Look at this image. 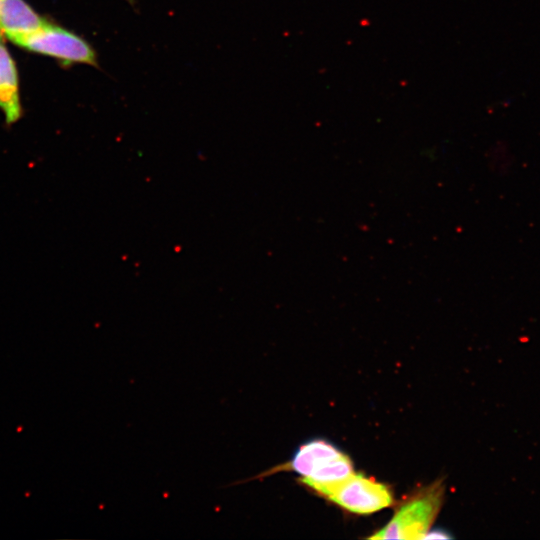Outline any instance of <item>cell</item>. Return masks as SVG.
<instances>
[{"label": "cell", "mask_w": 540, "mask_h": 540, "mask_svg": "<svg viewBox=\"0 0 540 540\" xmlns=\"http://www.w3.org/2000/svg\"><path fill=\"white\" fill-rule=\"evenodd\" d=\"M281 471L295 472L300 476L298 481L301 484L322 496L354 472L350 458L335 445L322 439L303 443L288 462L270 468L252 479Z\"/></svg>", "instance_id": "obj_1"}, {"label": "cell", "mask_w": 540, "mask_h": 540, "mask_svg": "<svg viewBox=\"0 0 540 540\" xmlns=\"http://www.w3.org/2000/svg\"><path fill=\"white\" fill-rule=\"evenodd\" d=\"M444 488L440 482L425 487L407 499L385 527L371 539H423L436 518Z\"/></svg>", "instance_id": "obj_2"}, {"label": "cell", "mask_w": 540, "mask_h": 540, "mask_svg": "<svg viewBox=\"0 0 540 540\" xmlns=\"http://www.w3.org/2000/svg\"><path fill=\"white\" fill-rule=\"evenodd\" d=\"M27 50L65 62L98 66L92 46L76 34L46 22L40 29L12 41Z\"/></svg>", "instance_id": "obj_3"}, {"label": "cell", "mask_w": 540, "mask_h": 540, "mask_svg": "<svg viewBox=\"0 0 540 540\" xmlns=\"http://www.w3.org/2000/svg\"><path fill=\"white\" fill-rule=\"evenodd\" d=\"M324 497L357 514L373 513L393 503L392 492L387 485L354 472L330 488Z\"/></svg>", "instance_id": "obj_4"}, {"label": "cell", "mask_w": 540, "mask_h": 540, "mask_svg": "<svg viewBox=\"0 0 540 540\" xmlns=\"http://www.w3.org/2000/svg\"><path fill=\"white\" fill-rule=\"evenodd\" d=\"M46 22L23 0H1L0 30L11 41L40 29Z\"/></svg>", "instance_id": "obj_5"}, {"label": "cell", "mask_w": 540, "mask_h": 540, "mask_svg": "<svg viewBox=\"0 0 540 540\" xmlns=\"http://www.w3.org/2000/svg\"><path fill=\"white\" fill-rule=\"evenodd\" d=\"M0 108L5 115L6 123L13 124L21 116L18 77L11 58L0 33Z\"/></svg>", "instance_id": "obj_6"}, {"label": "cell", "mask_w": 540, "mask_h": 540, "mask_svg": "<svg viewBox=\"0 0 540 540\" xmlns=\"http://www.w3.org/2000/svg\"><path fill=\"white\" fill-rule=\"evenodd\" d=\"M447 538H451V536L444 530H441V529H435V530H432V531H428L423 539H447Z\"/></svg>", "instance_id": "obj_7"}, {"label": "cell", "mask_w": 540, "mask_h": 540, "mask_svg": "<svg viewBox=\"0 0 540 540\" xmlns=\"http://www.w3.org/2000/svg\"><path fill=\"white\" fill-rule=\"evenodd\" d=\"M0 3H1V0H0ZM1 31V30H0Z\"/></svg>", "instance_id": "obj_8"}]
</instances>
